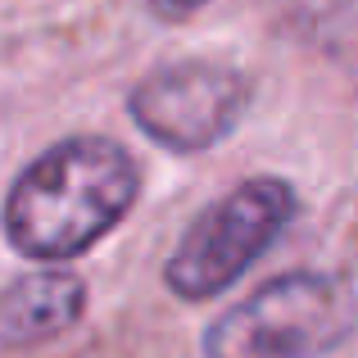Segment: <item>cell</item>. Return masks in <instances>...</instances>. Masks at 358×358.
I'll list each match as a JSON object with an SVG mask.
<instances>
[{
    "instance_id": "7a4b0ae2",
    "label": "cell",
    "mask_w": 358,
    "mask_h": 358,
    "mask_svg": "<svg viewBox=\"0 0 358 358\" xmlns=\"http://www.w3.org/2000/svg\"><path fill=\"white\" fill-rule=\"evenodd\" d=\"M354 331V295L327 272H286L231 304L204 358H322Z\"/></svg>"
},
{
    "instance_id": "277c9868",
    "label": "cell",
    "mask_w": 358,
    "mask_h": 358,
    "mask_svg": "<svg viewBox=\"0 0 358 358\" xmlns=\"http://www.w3.org/2000/svg\"><path fill=\"white\" fill-rule=\"evenodd\" d=\"M127 109L150 141H159L164 150L195 155L236 131V122L250 109V78L213 59L164 64L131 87Z\"/></svg>"
},
{
    "instance_id": "3957f363",
    "label": "cell",
    "mask_w": 358,
    "mask_h": 358,
    "mask_svg": "<svg viewBox=\"0 0 358 358\" xmlns=\"http://www.w3.org/2000/svg\"><path fill=\"white\" fill-rule=\"evenodd\" d=\"M299 200L281 177H250L209 204L182 231L164 263V281L182 299H213L245 277V268L268 254V245L290 227Z\"/></svg>"
},
{
    "instance_id": "5b68a950",
    "label": "cell",
    "mask_w": 358,
    "mask_h": 358,
    "mask_svg": "<svg viewBox=\"0 0 358 358\" xmlns=\"http://www.w3.org/2000/svg\"><path fill=\"white\" fill-rule=\"evenodd\" d=\"M82 313H87L82 277L59 268L27 272V277H14L0 290V341L14 345V350L45 345L69 331Z\"/></svg>"
},
{
    "instance_id": "6da1fadb",
    "label": "cell",
    "mask_w": 358,
    "mask_h": 358,
    "mask_svg": "<svg viewBox=\"0 0 358 358\" xmlns=\"http://www.w3.org/2000/svg\"><path fill=\"white\" fill-rule=\"evenodd\" d=\"M136 159L109 136H69L23 168L5 200V236L36 263L87 254L136 204Z\"/></svg>"
},
{
    "instance_id": "8992f818",
    "label": "cell",
    "mask_w": 358,
    "mask_h": 358,
    "mask_svg": "<svg viewBox=\"0 0 358 358\" xmlns=\"http://www.w3.org/2000/svg\"><path fill=\"white\" fill-rule=\"evenodd\" d=\"M204 5H209V0H150V9H155L159 18H168V23H177V18H191V14H200Z\"/></svg>"
}]
</instances>
